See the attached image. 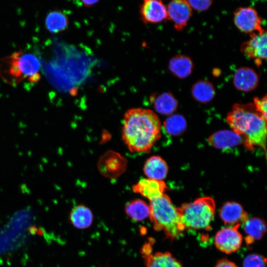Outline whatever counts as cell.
I'll return each mask as SVG.
<instances>
[{"label": "cell", "instance_id": "21", "mask_svg": "<svg viewBox=\"0 0 267 267\" xmlns=\"http://www.w3.org/2000/svg\"><path fill=\"white\" fill-rule=\"evenodd\" d=\"M126 215L135 222H141L149 217V206L143 200L135 199L125 205Z\"/></svg>", "mask_w": 267, "mask_h": 267}, {"label": "cell", "instance_id": "1", "mask_svg": "<svg viewBox=\"0 0 267 267\" xmlns=\"http://www.w3.org/2000/svg\"><path fill=\"white\" fill-rule=\"evenodd\" d=\"M167 187L162 180L150 178L140 179L133 187V190L149 200V218L154 229L162 231L171 240L179 237L185 228L182 224L177 208L164 193Z\"/></svg>", "mask_w": 267, "mask_h": 267}, {"label": "cell", "instance_id": "20", "mask_svg": "<svg viewBox=\"0 0 267 267\" xmlns=\"http://www.w3.org/2000/svg\"><path fill=\"white\" fill-rule=\"evenodd\" d=\"M153 106L157 112L162 115H171L177 109L178 102L170 92L162 93L153 100Z\"/></svg>", "mask_w": 267, "mask_h": 267}, {"label": "cell", "instance_id": "19", "mask_svg": "<svg viewBox=\"0 0 267 267\" xmlns=\"http://www.w3.org/2000/svg\"><path fill=\"white\" fill-rule=\"evenodd\" d=\"M192 97L198 102L206 103L215 97V89L213 85L206 80H200L194 84L191 88Z\"/></svg>", "mask_w": 267, "mask_h": 267}, {"label": "cell", "instance_id": "9", "mask_svg": "<svg viewBox=\"0 0 267 267\" xmlns=\"http://www.w3.org/2000/svg\"><path fill=\"white\" fill-rule=\"evenodd\" d=\"M168 18L173 22L175 29L182 30L192 16V8L187 0H172L167 8Z\"/></svg>", "mask_w": 267, "mask_h": 267}, {"label": "cell", "instance_id": "5", "mask_svg": "<svg viewBox=\"0 0 267 267\" xmlns=\"http://www.w3.org/2000/svg\"><path fill=\"white\" fill-rule=\"evenodd\" d=\"M177 210L185 229L209 230L214 217L216 205L212 198L203 197L184 204Z\"/></svg>", "mask_w": 267, "mask_h": 267}, {"label": "cell", "instance_id": "22", "mask_svg": "<svg viewBox=\"0 0 267 267\" xmlns=\"http://www.w3.org/2000/svg\"><path fill=\"white\" fill-rule=\"evenodd\" d=\"M68 19L66 15L59 10L49 12L46 16L45 25L51 33H57L65 30L68 26Z\"/></svg>", "mask_w": 267, "mask_h": 267}, {"label": "cell", "instance_id": "25", "mask_svg": "<svg viewBox=\"0 0 267 267\" xmlns=\"http://www.w3.org/2000/svg\"><path fill=\"white\" fill-rule=\"evenodd\" d=\"M267 259L263 256L252 254L246 256L243 261V267H266Z\"/></svg>", "mask_w": 267, "mask_h": 267}, {"label": "cell", "instance_id": "23", "mask_svg": "<svg viewBox=\"0 0 267 267\" xmlns=\"http://www.w3.org/2000/svg\"><path fill=\"white\" fill-rule=\"evenodd\" d=\"M105 155L100 161L101 171L106 175L107 172L108 176H114L120 174L123 169L120 168L122 166L124 167L125 164H121L122 162L125 161L120 156L117 154L111 153Z\"/></svg>", "mask_w": 267, "mask_h": 267}, {"label": "cell", "instance_id": "10", "mask_svg": "<svg viewBox=\"0 0 267 267\" xmlns=\"http://www.w3.org/2000/svg\"><path fill=\"white\" fill-rule=\"evenodd\" d=\"M148 244L142 247L141 253L146 267H182L181 263L168 252L151 253Z\"/></svg>", "mask_w": 267, "mask_h": 267}, {"label": "cell", "instance_id": "11", "mask_svg": "<svg viewBox=\"0 0 267 267\" xmlns=\"http://www.w3.org/2000/svg\"><path fill=\"white\" fill-rule=\"evenodd\" d=\"M140 12L145 23H156L168 18L167 8L161 0H142Z\"/></svg>", "mask_w": 267, "mask_h": 267}, {"label": "cell", "instance_id": "26", "mask_svg": "<svg viewBox=\"0 0 267 267\" xmlns=\"http://www.w3.org/2000/svg\"><path fill=\"white\" fill-rule=\"evenodd\" d=\"M267 95L259 98L255 97L253 99V104L256 111L259 113L264 119L267 120Z\"/></svg>", "mask_w": 267, "mask_h": 267}, {"label": "cell", "instance_id": "15", "mask_svg": "<svg viewBox=\"0 0 267 267\" xmlns=\"http://www.w3.org/2000/svg\"><path fill=\"white\" fill-rule=\"evenodd\" d=\"M168 167L166 162L160 157L153 156L145 162L143 172L148 178L162 180L167 175Z\"/></svg>", "mask_w": 267, "mask_h": 267}, {"label": "cell", "instance_id": "14", "mask_svg": "<svg viewBox=\"0 0 267 267\" xmlns=\"http://www.w3.org/2000/svg\"><path fill=\"white\" fill-rule=\"evenodd\" d=\"M208 140L209 143L215 148L227 149L241 144L244 139L232 131L222 130L212 134Z\"/></svg>", "mask_w": 267, "mask_h": 267}, {"label": "cell", "instance_id": "18", "mask_svg": "<svg viewBox=\"0 0 267 267\" xmlns=\"http://www.w3.org/2000/svg\"><path fill=\"white\" fill-rule=\"evenodd\" d=\"M93 218L91 210L83 205L74 207L69 216L70 221L73 225L81 229L89 227L92 223Z\"/></svg>", "mask_w": 267, "mask_h": 267}, {"label": "cell", "instance_id": "24", "mask_svg": "<svg viewBox=\"0 0 267 267\" xmlns=\"http://www.w3.org/2000/svg\"><path fill=\"white\" fill-rule=\"evenodd\" d=\"M186 121L183 116L179 114L173 115L165 120L164 127L171 135L177 136L184 132L186 128Z\"/></svg>", "mask_w": 267, "mask_h": 267}, {"label": "cell", "instance_id": "4", "mask_svg": "<svg viewBox=\"0 0 267 267\" xmlns=\"http://www.w3.org/2000/svg\"><path fill=\"white\" fill-rule=\"evenodd\" d=\"M41 61L37 55L20 50L1 59L0 76L10 85H17L26 79L31 84H35L41 79Z\"/></svg>", "mask_w": 267, "mask_h": 267}, {"label": "cell", "instance_id": "16", "mask_svg": "<svg viewBox=\"0 0 267 267\" xmlns=\"http://www.w3.org/2000/svg\"><path fill=\"white\" fill-rule=\"evenodd\" d=\"M243 225L246 235L245 240L248 246L261 239L267 230L265 221L256 217L248 219Z\"/></svg>", "mask_w": 267, "mask_h": 267}, {"label": "cell", "instance_id": "3", "mask_svg": "<svg viewBox=\"0 0 267 267\" xmlns=\"http://www.w3.org/2000/svg\"><path fill=\"white\" fill-rule=\"evenodd\" d=\"M226 122L232 131L243 136L247 149L259 146L266 151L267 120L256 111L253 103L233 105Z\"/></svg>", "mask_w": 267, "mask_h": 267}, {"label": "cell", "instance_id": "2", "mask_svg": "<svg viewBox=\"0 0 267 267\" xmlns=\"http://www.w3.org/2000/svg\"><path fill=\"white\" fill-rule=\"evenodd\" d=\"M161 124L152 110L132 108L124 116L122 138L132 152H148L161 136Z\"/></svg>", "mask_w": 267, "mask_h": 267}, {"label": "cell", "instance_id": "12", "mask_svg": "<svg viewBox=\"0 0 267 267\" xmlns=\"http://www.w3.org/2000/svg\"><path fill=\"white\" fill-rule=\"evenodd\" d=\"M219 216L224 224L232 226L243 224L248 219L242 206L235 202L225 203L220 210Z\"/></svg>", "mask_w": 267, "mask_h": 267}, {"label": "cell", "instance_id": "17", "mask_svg": "<svg viewBox=\"0 0 267 267\" xmlns=\"http://www.w3.org/2000/svg\"><path fill=\"white\" fill-rule=\"evenodd\" d=\"M169 69L176 77L184 79L192 73L193 63L192 59L188 56L178 54L170 60Z\"/></svg>", "mask_w": 267, "mask_h": 267}, {"label": "cell", "instance_id": "27", "mask_svg": "<svg viewBox=\"0 0 267 267\" xmlns=\"http://www.w3.org/2000/svg\"><path fill=\"white\" fill-rule=\"evenodd\" d=\"M193 8L198 11L207 9L212 4L213 0H187Z\"/></svg>", "mask_w": 267, "mask_h": 267}, {"label": "cell", "instance_id": "28", "mask_svg": "<svg viewBox=\"0 0 267 267\" xmlns=\"http://www.w3.org/2000/svg\"><path fill=\"white\" fill-rule=\"evenodd\" d=\"M215 267H238L234 263L226 259H222L219 260Z\"/></svg>", "mask_w": 267, "mask_h": 267}, {"label": "cell", "instance_id": "13", "mask_svg": "<svg viewBox=\"0 0 267 267\" xmlns=\"http://www.w3.org/2000/svg\"><path fill=\"white\" fill-rule=\"evenodd\" d=\"M259 78L257 73L252 68L242 67L237 69L233 76L235 88L241 91L249 92L258 86Z\"/></svg>", "mask_w": 267, "mask_h": 267}, {"label": "cell", "instance_id": "8", "mask_svg": "<svg viewBox=\"0 0 267 267\" xmlns=\"http://www.w3.org/2000/svg\"><path fill=\"white\" fill-rule=\"evenodd\" d=\"M239 226L226 227L220 230L215 237V244L220 251L229 254L240 248L243 237L238 231Z\"/></svg>", "mask_w": 267, "mask_h": 267}, {"label": "cell", "instance_id": "29", "mask_svg": "<svg viewBox=\"0 0 267 267\" xmlns=\"http://www.w3.org/2000/svg\"><path fill=\"white\" fill-rule=\"evenodd\" d=\"M80 0L84 5L86 6H91L99 1V0Z\"/></svg>", "mask_w": 267, "mask_h": 267}, {"label": "cell", "instance_id": "7", "mask_svg": "<svg viewBox=\"0 0 267 267\" xmlns=\"http://www.w3.org/2000/svg\"><path fill=\"white\" fill-rule=\"evenodd\" d=\"M250 38L244 42L241 51L248 57L253 59L257 66H260L267 59V32L254 33Z\"/></svg>", "mask_w": 267, "mask_h": 267}, {"label": "cell", "instance_id": "6", "mask_svg": "<svg viewBox=\"0 0 267 267\" xmlns=\"http://www.w3.org/2000/svg\"><path fill=\"white\" fill-rule=\"evenodd\" d=\"M234 23L241 32L247 34L262 33V19L257 11L250 7H239L234 13Z\"/></svg>", "mask_w": 267, "mask_h": 267}]
</instances>
